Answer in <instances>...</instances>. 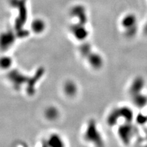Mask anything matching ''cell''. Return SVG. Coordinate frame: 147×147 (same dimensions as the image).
Returning a JSON list of instances; mask_svg holds the SVG:
<instances>
[{
  "mask_svg": "<svg viewBox=\"0 0 147 147\" xmlns=\"http://www.w3.org/2000/svg\"><path fill=\"white\" fill-rule=\"evenodd\" d=\"M47 143L49 146H63V142L61 137L56 135L53 134L50 136L47 141Z\"/></svg>",
  "mask_w": 147,
  "mask_h": 147,
  "instance_id": "obj_8",
  "label": "cell"
},
{
  "mask_svg": "<svg viewBox=\"0 0 147 147\" xmlns=\"http://www.w3.org/2000/svg\"><path fill=\"white\" fill-rule=\"evenodd\" d=\"M86 137L88 140H93V142H95L96 143H98L101 140L99 133L97 132L93 123L92 124V126L88 127L86 132Z\"/></svg>",
  "mask_w": 147,
  "mask_h": 147,
  "instance_id": "obj_3",
  "label": "cell"
},
{
  "mask_svg": "<svg viewBox=\"0 0 147 147\" xmlns=\"http://www.w3.org/2000/svg\"><path fill=\"white\" fill-rule=\"evenodd\" d=\"M15 41V35L11 32L0 34V49L6 50L10 48Z\"/></svg>",
  "mask_w": 147,
  "mask_h": 147,
  "instance_id": "obj_1",
  "label": "cell"
},
{
  "mask_svg": "<svg viewBox=\"0 0 147 147\" xmlns=\"http://www.w3.org/2000/svg\"><path fill=\"white\" fill-rule=\"evenodd\" d=\"M73 35H74V36L78 40H84L86 37L88 36L87 33L88 32L86 30L85 28L82 26H74L73 27Z\"/></svg>",
  "mask_w": 147,
  "mask_h": 147,
  "instance_id": "obj_4",
  "label": "cell"
},
{
  "mask_svg": "<svg viewBox=\"0 0 147 147\" xmlns=\"http://www.w3.org/2000/svg\"><path fill=\"white\" fill-rule=\"evenodd\" d=\"M32 30L36 33H40L45 29L44 22L40 19H37L34 20L31 25Z\"/></svg>",
  "mask_w": 147,
  "mask_h": 147,
  "instance_id": "obj_6",
  "label": "cell"
},
{
  "mask_svg": "<svg viewBox=\"0 0 147 147\" xmlns=\"http://www.w3.org/2000/svg\"><path fill=\"white\" fill-rule=\"evenodd\" d=\"M64 92L69 96H72L77 93V87L72 82H68L64 85Z\"/></svg>",
  "mask_w": 147,
  "mask_h": 147,
  "instance_id": "obj_9",
  "label": "cell"
},
{
  "mask_svg": "<svg viewBox=\"0 0 147 147\" xmlns=\"http://www.w3.org/2000/svg\"><path fill=\"white\" fill-rule=\"evenodd\" d=\"M9 79H11L13 84L20 86L26 81V78L22 74L13 71L9 75Z\"/></svg>",
  "mask_w": 147,
  "mask_h": 147,
  "instance_id": "obj_5",
  "label": "cell"
},
{
  "mask_svg": "<svg viewBox=\"0 0 147 147\" xmlns=\"http://www.w3.org/2000/svg\"><path fill=\"white\" fill-rule=\"evenodd\" d=\"M12 59L10 57L4 56L0 58V68L2 69H7L12 66Z\"/></svg>",
  "mask_w": 147,
  "mask_h": 147,
  "instance_id": "obj_10",
  "label": "cell"
},
{
  "mask_svg": "<svg viewBox=\"0 0 147 147\" xmlns=\"http://www.w3.org/2000/svg\"><path fill=\"white\" fill-rule=\"evenodd\" d=\"M45 115L49 120L53 121L56 119L59 115L58 110L54 107H50L45 110Z\"/></svg>",
  "mask_w": 147,
  "mask_h": 147,
  "instance_id": "obj_7",
  "label": "cell"
},
{
  "mask_svg": "<svg viewBox=\"0 0 147 147\" xmlns=\"http://www.w3.org/2000/svg\"><path fill=\"white\" fill-rule=\"evenodd\" d=\"M136 18L133 16H128L126 17L123 21V25L125 27L127 32L126 34L128 36H133L136 31Z\"/></svg>",
  "mask_w": 147,
  "mask_h": 147,
  "instance_id": "obj_2",
  "label": "cell"
}]
</instances>
